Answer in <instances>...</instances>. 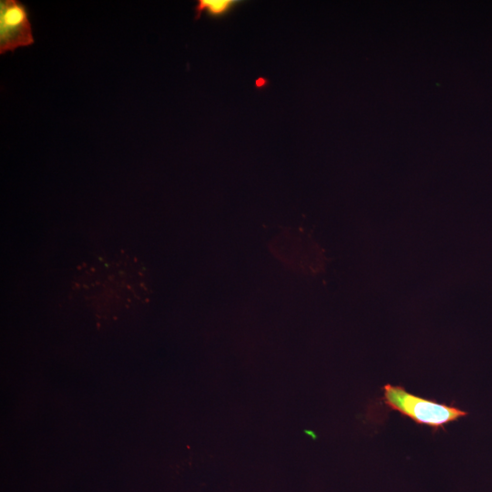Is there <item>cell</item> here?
<instances>
[{"mask_svg":"<svg viewBox=\"0 0 492 492\" xmlns=\"http://www.w3.org/2000/svg\"><path fill=\"white\" fill-rule=\"evenodd\" d=\"M81 274L76 290L91 301L130 302L149 294L143 266L128 255L98 260Z\"/></svg>","mask_w":492,"mask_h":492,"instance_id":"6da1fadb","label":"cell"},{"mask_svg":"<svg viewBox=\"0 0 492 492\" xmlns=\"http://www.w3.org/2000/svg\"><path fill=\"white\" fill-rule=\"evenodd\" d=\"M382 390L381 400L388 409L396 411L415 424L431 428L434 432L445 430L448 424L468 415L453 405L413 395L402 385L385 384Z\"/></svg>","mask_w":492,"mask_h":492,"instance_id":"7a4b0ae2","label":"cell"},{"mask_svg":"<svg viewBox=\"0 0 492 492\" xmlns=\"http://www.w3.org/2000/svg\"><path fill=\"white\" fill-rule=\"evenodd\" d=\"M270 248L277 258L295 271L317 273L324 267L323 251L303 232L285 231L272 240Z\"/></svg>","mask_w":492,"mask_h":492,"instance_id":"3957f363","label":"cell"},{"mask_svg":"<svg viewBox=\"0 0 492 492\" xmlns=\"http://www.w3.org/2000/svg\"><path fill=\"white\" fill-rule=\"evenodd\" d=\"M35 43L26 5L18 0L0 1V54Z\"/></svg>","mask_w":492,"mask_h":492,"instance_id":"277c9868","label":"cell"},{"mask_svg":"<svg viewBox=\"0 0 492 492\" xmlns=\"http://www.w3.org/2000/svg\"><path fill=\"white\" fill-rule=\"evenodd\" d=\"M233 0H199L195 5V20L205 13L212 17H220L230 12L236 5Z\"/></svg>","mask_w":492,"mask_h":492,"instance_id":"5b68a950","label":"cell"},{"mask_svg":"<svg viewBox=\"0 0 492 492\" xmlns=\"http://www.w3.org/2000/svg\"><path fill=\"white\" fill-rule=\"evenodd\" d=\"M305 433L309 434L310 436H312V437H314L313 434L310 431H305Z\"/></svg>","mask_w":492,"mask_h":492,"instance_id":"8992f818","label":"cell"}]
</instances>
